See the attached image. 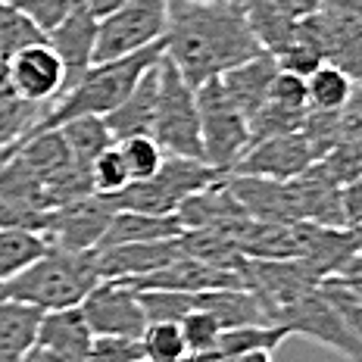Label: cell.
I'll list each match as a JSON object with an SVG mask.
<instances>
[{"label":"cell","mask_w":362,"mask_h":362,"mask_svg":"<svg viewBox=\"0 0 362 362\" xmlns=\"http://www.w3.org/2000/svg\"><path fill=\"white\" fill-rule=\"evenodd\" d=\"M322 6L328 10H341V13H353L362 19V0H322Z\"/></svg>","instance_id":"52"},{"label":"cell","mask_w":362,"mask_h":362,"mask_svg":"<svg viewBox=\"0 0 362 362\" xmlns=\"http://www.w3.org/2000/svg\"><path fill=\"white\" fill-rule=\"evenodd\" d=\"M272 325H281L291 337H306L315 341L325 350L341 353L350 362H362V341L344 325V319L334 313V306L322 297L319 288L306 291L303 297H297L291 306H284L281 313L272 319Z\"/></svg>","instance_id":"8"},{"label":"cell","mask_w":362,"mask_h":362,"mask_svg":"<svg viewBox=\"0 0 362 362\" xmlns=\"http://www.w3.org/2000/svg\"><path fill=\"white\" fill-rule=\"evenodd\" d=\"M191 4H209V0H191Z\"/></svg>","instance_id":"54"},{"label":"cell","mask_w":362,"mask_h":362,"mask_svg":"<svg viewBox=\"0 0 362 362\" xmlns=\"http://www.w3.org/2000/svg\"><path fill=\"white\" fill-rule=\"evenodd\" d=\"M37 116H41V107L35 103L19 100L16 94L0 97V163L10 160L13 147L35 128Z\"/></svg>","instance_id":"33"},{"label":"cell","mask_w":362,"mask_h":362,"mask_svg":"<svg viewBox=\"0 0 362 362\" xmlns=\"http://www.w3.org/2000/svg\"><path fill=\"white\" fill-rule=\"evenodd\" d=\"M313 150H309L303 132L278 134V138H262L244 150V156L235 163L228 175H256V178H275L291 181L300 172L309 169Z\"/></svg>","instance_id":"12"},{"label":"cell","mask_w":362,"mask_h":362,"mask_svg":"<svg viewBox=\"0 0 362 362\" xmlns=\"http://www.w3.org/2000/svg\"><path fill=\"white\" fill-rule=\"evenodd\" d=\"M337 125H341V141L362 147V85H353L346 103L337 112Z\"/></svg>","instance_id":"46"},{"label":"cell","mask_w":362,"mask_h":362,"mask_svg":"<svg viewBox=\"0 0 362 362\" xmlns=\"http://www.w3.org/2000/svg\"><path fill=\"white\" fill-rule=\"evenodd\" d=\"M269 100L281 103V107H291V110H306V78L297 72L278 69L269 85Z\"/></svg>","instance_id":"45"},{"label":"cell","mask_w":362,"mask_h":362,"mask_svg":"<svg viewBox=\"0 0 362 362\" xmlns=\"http://www.w3.org/2000/svg\"><path fill=\"white\" fill-rule=\"evenodd\" d=\"M44 41H47V32L28 13H22L13 0L0 4V59H10L19 50Z\"/></svg>","instance_id":"31"},{"label":"cell","mask_w":362,"mask_h":362,"mask_svg":"<svg viewBox=\"0 0 362 362\" xmlns=\"http://www.w3.org/2000/svg\"><path fill=\"white\" fill-rule=\"evenodd\" d=\"M59 138H63L66 150L81 169H88L94 163V156H100L110 144H116L110 134L103 116H78V119H69V122L57 125Z\"/></svg>","instance_id":"28"},{"label":"cell","mask_w":362,"mask_h":362,"mask_svg":"<svg viewBox=\"0 0 362 362\" xmlns=\"http://www.w3.org/2000/svg\"><path fill=\"white\" fill-rule=\"evenodd\" d=\"M169 25V0H125L116 13L97 19L94 63L119 59L163 41Z\"/></svg>","instance_id":"7"},{"label":"cell","mask_w":362,"mask_h":362,"mask_svg":"<svg viewBox=\"0 0 362 362\" xmlns=\"http://www.w3.org/2000/svg\"><path fill=\"white\" fill-rule=\"evenodd\" d=\"M178 235H181L178 216H150V213H138V209H116L94 250L132 244V240H163V238H178Z\"/></svg>","instance_id":"24"},{"label":"cell","mask_w":362,"mask_h":362,"mask_svg":"<svg viewBox=\"0 0 362 362\" xmlns=\"http://www.w3.org/2000/svg\"><path fill=\"white\" fill-rule=\"evenodd\" d=\"M275 63H278V69H284V72H297V75H303V78H309L315 69H319L322 63H325V57H322V50L315 47L309 37H303L293 28V37L288 44H281V47L275 50Z\"/></svg>","instance_id":"39"},{"label":"cell","mask_w":362,"mask_h":362,"mask_svg":"<svg viewBox=\"0 0 362 362\" xmlns=\"http://www.w3.org/2000/svg\"><path fill=\"white\" fill-rule=\"evenodd\" d=\"M163 57H165V37L119 59L94 63L66 94H59L54 103L41 107V116H37V122L28 134L50 132V128L69 122V119H78V116H107L110 110H116L125 100V94L138 85L141 75L147 69H153Z\"/></svg>","instance_id":"2"},{"label":"cell","mask_w":362,"mask_h":362,"mask_svg":"<svg viewBox=\"0 0 362 362\" xmlns=\"http://www.w3.org/2000/svg\"><path fill=\"white\" fill-rule=\"evenodd\" d=\"M141 341V353L150 362H181L187 356V344L178 322H147Z\"/></svg>","instance_id":"34"},{"label":"cell","mask_w":362,"mask_h":362,"mask_svg":"<svg viewBox=\"0 0 362 362\" xmlns=\"http://www.w3.org/2000/svg\"><path fill=\"white\" fill-rule=\"evenodd\" d=\"M78 309L94 334L134 337V341H138L147 328V315H144V306H141L138 293L128 291L125 284H119V281H110V278H100V281L85 293Z\"/></svg>","instance_id":"10"},{"label":"cell","mask_w":362,"mask_h":362,"mask_svg":"<svg viewBox=\"0 0 362 362\" xmlns=\"http://www.w3.org/2000/svg\"><path fill=\"white\" fill-rule=\"evenodd\" d=\"M19 362H69V359H63L59 353L47 350V346H41V344H32L25 353H22Z\"/></svg>","instance_id":"50"},{"label":"cell","mask_w":362,"mask_h":362,"mask_svg":"<svg viewBox=\"0 0 362 362\" xmlns=\"http://www.w3.org/2000/svg\"><path fill=\"white\" fill-rule=\"evenodd\" d=\"M197 110L203 160L222 175H228L244 156V150L250 147V119L231 103L218 78H209L197 88Z\"/></svg>","instance_id":"6"},{"label":"cell","mask_w":362,"mask_h":362,"mask_svg":"<svg viewBox=\"0 0 362 362\" xmlns=\"http://www.w3.org/2000/svg\"><path fill=\"white\" fill-rule=\"evenodd\" d=\"M181 362H206V356H194V353H187V356L181 359Z\"/></svg>","instance_id":"53"},{"label":"cell","mask_w":362,"mask_h":362,"mask_svg":"<svg viewBox=\"0 0 362 362\" xmlns=\"http://www.w3.org/2000/svg\"><path fill=\"white\" fill-rule=\"evenodd\" d=\"M216 178H222V172L213 169L203 160H187V156H172L165 153L156 175L144 181H132L119 194L107 197L112 209H138V213L150 216H175V209L185 203L191 194L203 191L206 185H213Z\"/></svg>","instance_id":"4"},{"label":"cell","mask_w":362,"mask_h":362,"mask_svg":"<svg viewBox=\"0 0 362 362\" xmlns=\"http://www.w3.org/2000/svg\"><path fill=\"white\" fill-rule=\"evenodd\" d=\"M116 209L107 203V197H81L72 200L66 206L50 209V222L44 238L57 247H66V250H94L100 235L107 231V222Z\"/></svg>","instance_id":"13"},{"label":"cell","mask_w":362,"mask_h":362,"mask_svg":"<svg viewBox=\"0 0 362 362\" xmlns=\"http://www.w3.org/2000/svg\"><path fill=\"white\" fill-rule=\"evenodd\" d=\"M178 222H181V231L187 228H218V231H228L235 235V228L240 222H247L244 206L238 203L235 191L228 185V175L216 178L213 185H206L203 191L191 194L181 206L175 209Z\"/></svg>","instance_id":"18"},{"label":"cell","mask_w":362,"mask_h":362,"mask_svg":"<svg viewBox=\"0 0 362 362\" xmlns=\"http://www.w3.org/2000/svg\"><path fill=\"white\" fill-rule=\"evenodd\" d=\"M341 213H344V228L350 231L362 228V175L341 187Z\"/></svg>","instance_id":"47"},{"label":"cell","mask_w":362,"mask_h":362,"mask_svg":"<svg viewBox=\"0 0 362 362\" xmlns=\"http://www.w3.org/2000/svg\"><path fill=\"white\" fill-rule=\"evenodd\" d=\"M293 197L300 206V218L315 225H328V228H344V213H341V187L334 181H328L309 163L306 172H300L297 178H291Z\"/></svg>","instance_id":"23"},{"label":"cell","mask_w":362,"mask_h":362,"mask_svg":"<svg viewBox=\"0 0 362 362\" xmlns=\"http://www.w3.org/2000/svg\"><path fill=\"white\" fill-rule=\"evenodd\" d=\"M353 90V81L331 63H322L319 69L306 78V107L309 110H325V112H341Z\"/></svg>","instance_id":"32"},{"label":"cell","mask_w":362,"mask_h":362,"mask_svg":"<svg viewBox=\"0 0 362 362\" xmlns=\"http://www.w3.org/2000/svg\"><path fill=\"white\" fill-rule=\"evenodd\" d=\"M181 256L178 238L163 240H132V244H116L94 250V269L97 278H110V281H132V278L150 275V272L169 266L172 259Z\"/></svg>","instance_id":"14"},{"label":"cell","mask_w":362,"mask_h":362,"mask_svg":"<svg viewBox=\"0 0 362 362\" xmlns=\"http://www.w3.org/2000/svg\"><path fill=\"white\" fill-rule=\"evenodd\" d=\"M132 362H150V359H144V356H141V359H132Z\"/></svg>","instance_id":"55"},{"label":"cell","mask_w":362,"mask_h":362,"mask_svg":"<svg viewBox=\"0 0 362 362\" xmlns=\"http://www.w3.org/2000/svg\"><path fill=\"white\" fill-rule=\"evenodd\" d=\"M297 32L322 50L325 63L337 66L353 85H362V19L353 13L319 6L297 22Z\"/></svg>","instance_id":"9"},{"label":"cell","mask_w":362,"mask_h":362,"mask_svg":"<svg viewBox=\"0 0 362 362\" xmlns=\"http://www.w3.org/2000/svg\"><path fill=\"white\" fill-rule=\"evenodd\" d=\"M194 309H203L225 328L235 325H253V322H266L259 300L247 288H209L194 293ZM269 325V322H266Z\"/></svg>","instance_id":"25"},{"label":"cell","mask_w":362,"mask_h":362,"mask_svg":"<svg viewBox=\"0 0 362 362\" xmlns=\"http://www.w3.org/2000/svg\"><path fill=\"white\" fill-rule=\"evenodd\" d=\"M141 341L134 337H112V334H94L88 353L78 362H132L141 359Z\"/></svg>","instance_id":"43"},{"label":"cell","mask_w":362,"mask_h":362,"mask_svg":"<svg viewBox=\"0 0 362 362\" xmlns=\"http://www.w3.org/2000/svg\"><path fill=\"white\" fill-rule=\"evenodd\" d=\"M156 90H160V81H156V66H153V69L141 75L138 85L128 90L125 100L103 116L112 141H125L132 134H150L156 116Z\"/></svg>","instance_id":"21"},{"label":"cell","mask_w":362,"mask_h":362,"mask_svg":"<svg viewBox=\"0 0 362 362\" xmlns=\"http://www.w3.org/2000/svg\"><path fill=\"white\" fill-rule=\"evenodd\" d=\"M313 165H315V169H319L328 181H334L337 187H344V185H350L353 178L362 175V147L341 141V144L331 147L325 156L313 160Z\"/></svg>","instance_id":"38"},{"label":"cell","mask_w":362,"mask_h":362,"mask_svg":"<svg viewBox=\"0 0 362 362\" xmlns=\"http://www.w3.org/2000/svg\"><path fill=\"white\" fill-rule=\"evenodd\" d=\"M238 6L244 10L247 25L262 44V50L275 54L293 37L297 22L319 10L322 0H238Z\"/></svg>","instance_id":"17"},{"label":"cell","mask_w":362,"mask_h":362,"mask_svg":"<svg viewBox=\"0 0 362 362\" xmlns=\"http://www.w3.org/2000/svg\"><path fill=\"white\" fill-rule=\"evenodd\" d=\"M100 281L94 269V250H66L50 244L28 269L0 284V300L35 306L41 313L69 309L85 300V293Z\"/></svg>","instance_id":"3"},{"label":"cell","mask_w":362,"mask_h":362,"mask_svg":"<svg viewBox=\"0 0 362 362\" xmlns=\"http://www.w3.org/2000/svg\"><path fill=\"white\" fill-rule=\"evenodd\" d=\"M41 309L0 300V362H19L22 353L35 344Z\"/></svg>","instance_id":"27"},{"label":"cell","mask_w":362,"mask_h":362,"mask_svg":"<svg viewBox=\"0 0 362 362\" xmlns=\"http://www.w3.org/2000/svg\"><path fill=\"white\" fill-rule=\"evenodd\" d=\"M6 72H10V88L19 100H28L35 107H47L63 94L66 69L57 50L44 44H32V47L19 50L6 59Z\"/></svg>","instance_id":"11"},{"label":"cell","mask_w":362,"mask_h":362,"mask_svg":"<svg viewBox=\"0 0 362 362\" xmlns=\"http://www.w3.org/2000/svg\"><path fill=\"white\" fill-rule=\"evenodd\" d=\"M94 41H97V19L90 16L88 6H78L47 32V44L57 50V57L63 59L66 69L63 94L94 66Z\"/></svg>","instance_id":"19"},{"label":"cell","mask_w":362,"mask_h":362,"mask_svg":"<svg viewBox=\"0 0 362 362\" xmlns=\"http://www.w3.org/2000/svg\"><path fill=\"white\" fill-rule=\"evenodd\" d=\"M228 185H231V191H235L238 203L244 206V213L256 218V222H275V225L303 222L291 181L256 178V175H228Z\"/></svg>","instance_id":"15"},{"label":"cell","mask_w":362,"mask_h":362,"mask_svg":"<svg viewBox=\"0 0 362 362\" xmlns=\"http://www.w3.org/2000/svg\"><path fill=\"white\" fill-rule=\"evenodd\" d=\"M319 291H322V297L334 306V313L344 319V325L362 341V300L353 291H346L341 281H334V278H322Z\"/></svg>","instance_id":"42"},{"label":"cell","mask_w":362,"mask_h":362,"mask_svg":"<svg viewBox=\"0 0 362 362\" xmlns=\"http://www.w3.org/2000/svg\"><path fill=\"white\" fill-rule=\"evenodd\" d=\"M178 240H181V253L209 262V266L228 269V272H240V275H244L247 256L238 250L235 238H231L228 231H218V228H187V231H181V235H178Z\"/></svg>","instance_id":"26"},{"label":"cell","mask_w":362,"mask_h":362,"mask_svg":"<svg viewBox=\"0 0 362 362\" xmlns=\"http://www.w3.org/2000/svg\"><path fill=\"white\" fill-rule=\"evenodd\" d=\"M300 253L297 259L313 272L315 281L331 278L356 250H362V238L350 228H328L315 222H297Z\"/></svg>","instance_id":"16"},{"label":"cell","mask_w":362,"mask_h":362,"mask_svg":"<svg viewBox=\"0 0 362 362\" xmlns=\"http://www.w3.org/2000/svg\"><path fill=\"white\" fill-rule=\"evenodd\" d=\"M272 350H250V353H231V356H206V362H272Z\"/></svg>","instance_id":"49"},{"label":"cell","mask_w":362,"mask_h":362,"mask_svg":"<svg viewBox=\"0 0 362 362\" xmlns=\"http://www.w3.org/2000/svg\"><path fill=\"white\" fill-rule=\"evenodd\" d=\"M116 147L128 165L132 181H144L150 175H156L165 160V150L156 144L153 134H132V138H125V141H116Z\"/></svg>","instance_id":"35"},{"label":"cell","mask_w":362,"mask_h":362,"mask_svg":"<svg viewBox=\"0 0 362 362\" xmlns=\"http://www.w3.org/2000/svg\"><path fill=\"white\" fill-rule=\"evenodd\" d=\"M356 235H359V238H362V228H359V231H356Z\"/></svg>","instance_id":"56"},{"label":"cell","mask_w":362,"mask_h":362,"mask_svg":"<svg viewBox=\"0 0 362 362\" xmlns=\"http://www.w3.org/2000/svg\"><path fill=\"white\" fill-rule=\"evenodd\" d=\"M50 247V240L37 231L25 228H0V284L6 278L19 275L22 269H28L37 256H44Z\"/></svg>","instance_id":"30"},{"label":"cell","mask_w":362,"mask_h":362,"mask_svg":"<svg viewBox=\"0 0 362 362\" xmlns=\"http://www.w3.org/2000/svg\"><path fill=\"white\" fill-rule=\"evenodd\" d=\"M156 81H160V90H156V116L150 134L165 153L203 160L197 88L187 85L185 75L175 69V63L169 57H163L156 63Z\"/></svg>","instance_id":"5"},{"label":"cell","mask_w":362,"mask_h":362,"mask_svg":"<svg viewBox=\"0 0 362 362\" xmlns=\"http://www.w3.org/2000/svg\"><path fill=\"white\" fill-rule=\"evenodd\" d=\"M138 300L147 322H181L194 309V293L185 291H141Z\"/></svg>","instance_id":"40"},{"label":"cell","mask_w":362,"mask_h":362,"mask_svg":"<svg viewBox=\"0 0 362 362\" xmlns=\"http://www.w3.org/2000/svg\"><path fill=\"white\" fill-rule=\"evenodd\" d=\"M178 325H181V334H185L187 353H194V356H209V353H213L222 325H218L209 313H203V309H191Z\"/></svg>","instance_id":"41"},{"label":"cell","mask_w":362,"mask_h":362,"mask_svg":"<svg viewBox=\"0 0 362 362\" xmlns=\"http://www.w3.org/2000/svg\"><path fill=\"white\" fill-rule=\"evenodd\" d=\"M122 4H125V0H85V6L90 10V16H94V19L110 16V13H116Z\"/></svg>","instance_id":"51"},{"label":"cell","mask_w":362,"mask_h":362,"mask_svg":"<svg viewBox=\"0 0 362 362\" xmlns=\"http://www.w3.org/2000/svg\"><path fill=\"white\" fill-rule=\"evenodd\" d=\"M288 331L281 325H266V322H253V325H235L218 331V341L209 356H231V353H250V350H272L288 341Z\"/></svg>","instance_id":"29"},{"label":"cell","mask_w":362,"mask_h":362,"mask_svg":"<svg viewBox=\"0 0 362 362\" xmlns=\"http://www.w3.org/2000/svg\"><path fill=\"white\" fill-rule=\"evenodd\" d=\"M331 278H334V281H341L346 291H353V293H356V297L362 300V250L353 253L350 259H346L344 266L337 269Z\"/></svg>","instance_id":"48"},{"label":"cell","mask_w":362,"mask_h":362,"mask_svg":"<svg viewBox=\"0 0 362 362\" xmlns=\"http://www.w3.org/2000/svg\"><path fill=\"white\" fill-rule=\"evenodd\" d=\"M275 72H278L275 57H272L269 50H262V54L244 59L240 66H231L228 72H222L218 81H222L225 94L231 97V103L250 119L253 112L269 100V85H272V78H275Z\"/></svg>","instance_id":"20"},{"label":"cell","mask_w":362,"mask_h":362,"mask_svg":"<svg viewBox=\"0 0 362 362\" xmlns=\"http://www.w3.org/2000/svg\"><path fill=\"white\" fill-rule=\"evenodd\" d=\"M163 37L165 57L191 88H200L231 66L262 54V44L250 32L238 0H169V25Z\"/></svg>","instance_id":"1"},{"label":"cell","mask_w":362,"mask_h":362,"mask_svg":"<svg viewBox=\"0 0 362 362\" xmlns=\"http://www.w3.org/2000/svg\"><path fill=\"white\" fill-rule=\"evenodd\" d=\"M88 175H90V187H94L97 197H112V194H119L122 187L132 185L128 165L116 144H110L100 156H94V163L88 165Z\"/></svg>","instance_id":"37"},{"label":"cell","mask_w":362,"mask_h":362,"mask_svg":"<svg viewBox=\"0 0 362 362\" xmlns=\"http://www.w3.org/2000/svg\"><path fill=\"white\" fill-rule=\"evenodd\" d=\"M22 13H28L44 32H50L54 25H59L69 13H75L78 6H85V0H13Z\"/></svg>","instance_id":"44"},{"label":"cell","mask_w":362,"mask_h":362,"mask_svg":"<svg viewBox=\"0 0 362 362\" xmlns=\"http://www.w3.org/2000/svg\"><path fill=\"white\" fill-rule=\"evenodd\" d=\"M90 341H94V331L88 328L78 306L41 313V322H37V331H35V344L59 353V356L69 362H78L88 353Z\"/></svg>","instance_id":"22"},{"label":"cell","mask_w":362,"mask_h":362,"mask_svg":"<svg viewBox=\"0 0 362 362\" xmlns=\"http://www.w3.org/2000/svg\"><path fill=\"white\" fill-rule=\"evenodd\" d=\"M0 4H6V0H0Z\"/></svg>","instance_id":"57"},{"label":"cell","mask_w":362,"mask_h":362,"mask_svg":"<svg viewBox=\"0 0 362 362\" xmlns=\"http://www.w3.org/2000/svg\"><path fill=\"white\" fill-rule=\"evenodd\" d=\"M306 110H291V107H281V103L266 100L250 116V144H256V141H262V138H278V134L300 132L303 119H306Z\"/></svg>","instance_id":"36"}]
</instances>
